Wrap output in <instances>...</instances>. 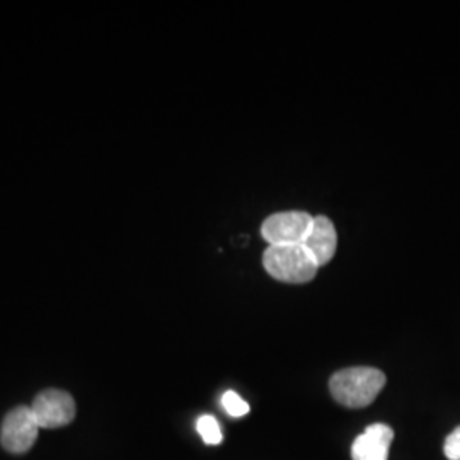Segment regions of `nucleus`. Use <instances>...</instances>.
<instances>
[{
  "label": "nucleus",
  "instance_id": "nucleus-9",
  "mask_svg": "<svg viewBox=\"0 0 460 460\" xmlns=\"http://www.w3.org/2000/svg\"><path fill=\"white\" fill-rule=\"evenodd\" d=\"M222 408L232 418H243L251 411L246 401L234 391H227L226 394L222 395Z\"/></svg>",
  "mask_w": 460,
  "mask_h": 460
},
{
  "label": "nucleus",
  "instance_id": "nucleus-4",
  "mask_svg": "<svg viewBox=\"0 0 460 460\" xmlns=\"http://www.w3.org/2000/svg\"><path fill=\"white\" fill-rule=\"evenodd\" d=\"M314 217L305 212H281L268 217L261 226V235L270 246L302 244L313 226Z\"/></svg>",
  "mask_w": 460,
  "mask_h": 460
},
{
  "label": "nucleus",
  "instance_id": "nucleus-6",
  "mask_svg": "<svg viewBox=\"0 0 460 460\" xmlns=\"http://www.w3.org/2000/svg\"><path fill=\"white\" fill-rule=\"evenodd\" d=\"M394 440V431L389 425L376 423L365 428L360 437L351 447L353 460H387L391 444Z\"/></svg>",
  "mask_w": 460,
  "mask_h": 460
},
{
  "label": "nucleus",
  "instance_id": "nucleus-5",
  "mask_svg": "<svg viewBox=\"0 0 460 460\" xmlns=\"http://www.w3.org/2000/svg\"><path fill=\"white\" fill-rule=\"evenodd\" d=\"M31 411L40 428H62L75 418L74 397L60 389H47L34 397Z\"/></svg>",
  "mask_w": 460,
  "mask_h": 460
},
{
  "label": "nucleus",
  "instance_id": "nucleus-3",
  "mask_svg": "<svg viewBox=\"0 0 460 460\" xmlns=\"http://www.w3.org/2000/svg\"><path fill=\"white\" fill-rule=\"evenodd\" d=\"M40 433L31 406H19L7 412L0 429L2 447L11 454H24L33 447Z\"/></svg>",
  "mask_w": 460,
  "mask_h": 460
},
{
  "label": "nucleus",
  "instance_id": "nucleus-2",
  "mask_svg": "<svg viewBox=\"0 0 460 460\" xmlns=\"http://www.w3.org/2000/svg\"><path fill=\"white\" fill-rule=\"evenodd\" d=\"M263 264L273 279L283 283H309L319 270L313 254L302 244L268 247Z\"/></svg>",
  "mask_w": 460,
  "mask_h": 460
},
{
  "label": "nucleus",
  "instance_id": "nucleus-7",
  "mask_svg": "<svg viewBox=\"0 0 460 460\" xmlns=\"http://www.w3.org/2000/svg\"><path fill=\"white\" fill-rule=\"evenodd\" d=\"M302 246L313 254L315 263L319 266H324L332 260L338 246V235H336L334 224L329 220L328 217L324 215L314 217L313 226L307 232L305 239L302 241Z\"/></svg>",
  "mask_w": 460,
  "mask_h": 460
},
{
  "label": "nucleus",
  "instance_id": "nucleus-10",
  "mask_svg": "<svg viewBox=\"0 0 460 460\" xmlns=\"http://www.w3.org/2000/svg\"><path fill=\"white\" fill-rule=\"evenodd\" d=\"M444 454L448 460H460V427L445 438Z\"/></svg>",
  "mask_w": 460,
  "mask_h": 460
},
{
  "label": "nucleus",
  "instance_id": "nucleus-1",
  "mask_svg": "<svg viewBox=\"0 0 460 460\" xmlns=\"http://www.w3.org/2000/svg\"><path fill=\"white\" fill-rule=\"evenodd\" d=\"M387 378L374 367H351L336 372L329 380L332 397L345 408L360 410L370 406L384 389Z\"/></svg>",
  "mask_w": 460,
  "mask_h": 460
},
{
  "label": "nucleus",
  "instance_id": "nucleus-8",
  "mask_svg": "<svg viewBox=\"0 0 460 460\" xmlns=\"http://www.w3.org/2000/svg\"><path fill=\"white\" fill-rule=\"evenodd\" d=\"M197 429L201 440L207 445H220L224 440V433L220 423L212 414H203L197 421Z\"/></svg>",
  "mask_w": 460,
  "mask_h": 460
}]
</instances>
